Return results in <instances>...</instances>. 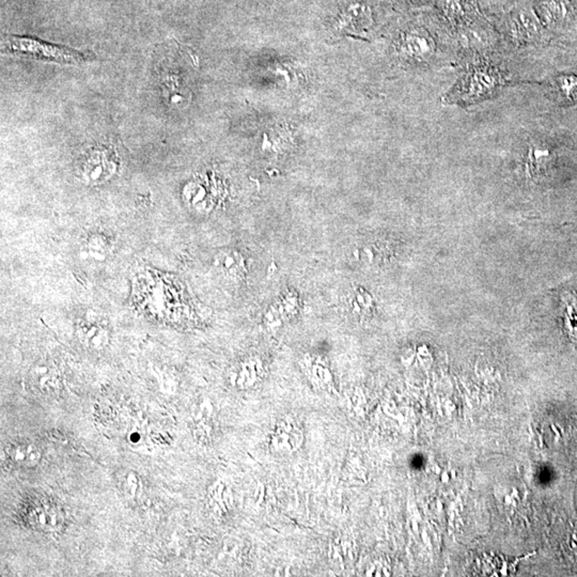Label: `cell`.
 I'll return each instance as SVG.
<instances>
[{
	"instance_id": "obj_1",
	"label": "cell",
	"mask_w": 577,
	"mask_h": 577,
	"mask_svg": "<svg viewBox=\"0 0 577 577\" xmlns=\"http://www.w3.org/2000/svg\"><path fill=\"white\" fill-rule=\"evenodd\" d=\"M3 53L32 58L47 63L75 65L89 61L88 53L26 37L6 36L1 42Z\"/></svg>"
},
{
	"instance_id": "obj_2",
	"label": "cell",
	"mask_w": 577,
	"mask_h": 577,
	"mask_svg": "<svg viewBox=\"0 0 577 577\" xmlns=\"http://www.w3.org/2000/svg\"><path fill=\"white\" fill-rule=\"evenodd\" d=\"M505 84L502 74L488 65L471 68L461 78L457 88L451 92V103H476L493 96Z\"/></svg>"
},
{
	"instance_id": "obj_3",
	"label": "cell",
	"mask_w": 577,
	"mask_h": 577,
	"mask_svg": "<svg viewBox=\"0 0 577 577\" xmlns=\"http://www.w3.org/2000/svg\"><path fill=\"white\" fill-rule=\"evenodd\" d=\"M63 509L57 500L44 493L27 496L20 507V519L24 525L38 533H51L65 524Z\"/></svg>"
},
{
	"instance_id": "obj_4",
	"label": "cell",
	"mask_w": 577,
	"mask_h": 577,
	"mask_svg": "<svg viewBox=\"0 0 577 577\" xmlns=\"http://www.w3.org/2000/svg\"><path fill=\"white\" fill-rule=\"evenodd\" d=\"M555 160L551 148L541 142H533L527 150L525 173L529 180H540L547 175Z\"/></svg>"
},
{
	"instance_id": "obj_5",
	"label": "cell",
	"mask_w": 577,
	"mask_h": 577,
	"mask_svg": "<svg viewBox=\"0 0 577 577\" xmlns=\"http://www.w3.org/2000/svg\"><path fill=\"white\" fill-rule=\"evenodd\" d=\"M30 382L37 393L44 397H57L61 391L59 373L49 364H38L30 372Z\"/></svg>"
},
{
	"instance_id": "obj_6",
	"label": "cell",
	"mask_w": 577,
	"mask_h": 577,
	"mask_svg": "<svg viewBox=\"0 0 577 577\" xmlns=\"http://www.w3.org/2000/svg\"><path fill=\"white\" fill-rule=\"evenodd\" d=\"M511 36L517 42H531L540 32V23L537 15L531 9H522L514 14L510 20Z\"/></svg>"
},
{
	"instance_id": "obj_7",
	"label": "cell",
	"mask_w": 577,
	"mask_h": 577,
	"mask_svg": "<svg viewBox=\"0 0 577 577\" xmlns=\"http://www.w3.org/2000/svg\"><path fill=\"white\" fill-rule=\"evenodd\" d=\"M7 455L15 467L22 469H32L37 467L42 459L41 449L34 443L29 440L12 443L8 447Z\"/></svg>"
},
{
	"instance_id": "obj_8",
	"label": "cell",
	"mask_w": 577,
	"mask_h": 577,
	"mask_svg": "<svg viewBox=\"0 0 577 577\" xmlns=\"http://www.w3.org/2000/svg\"><path fill=\"white\" fill-rule=\"evenodd\" d=\"M436 44L433 42L432 38L426 32H411L405 37L404 40V49L411 57L417 59H426L434 53Z\"/></svg>"
},
{
	"instance_id": "obj_9",
	"label": "cell",
	"mask_w": 577,
	"mask_h": 577,
	"mask_svg": "<svg viewBox=\"0 0 577 577\" xmlns=\"http://www.w3.org/2000/svg\"><path fill=\"white\" fill-rule=\"evenodd\" d=\"M216 265L224 275L231 278H242L246 272L244 259L236 251H222L217 255Z\"/></svg>"
},
{
	"instance_id": "obj_10",
	"label": "cell",
	"mask_w": 577,
	"mask_h": 577,
	"mask_svg": "<svg viewBox=\"0 0 577 577\" xmlns=\"http://www.w3.org/2000/svg\"><path fill=\"white\" fill-rule=\"evenodd\" d=\"M556 88L562 100L577 103V76L562 74L556 78Z\"/></svg>"
},
{
	"instance_id": "obj_11",
	"label": "cell",
	"mask_w": 577,
	"mask_h": 577,
	"mask_svg": "<svg viewBox=\"0 0 577 577\" xmlns=\"http://www.w3.org/2000/svg\"><path fill=\"white\" fill-rule=\"evenodd\" d=\"M82 340L90 349H103L108 342V333L101 327H91L82 331Z\"/></svg>"
},
{
	"instance_id": "obj_12",
	"label": "cell",
	"mask_w": 577,
	"mask_h": 577,
	"mask_svg": "<svg viewBox=\"0 0 577 577\" xmlns=\"http://www.w3.org/2000/svg\"><path fill=\"white\" fill-rule=\"evenodd\" d=\"M123 488L127 497L132 500H136L141 493V483L139 477L135 473L127 474L125 479L123 480Z\"/></svg>"
},
{
	"instance_id": "obj_13",
	"label": "cell",
	"mask_w": 577,
	"mask_h": 577,
	"mask_svg": "<svg viewBox=\"0 0 577 577\" xmlns=\"http://www.w3.org/2000/svg\"><path fill=\"white\" fill-rule=\"evenodd\" d=\"M442 7L445 13L452 20H459L464 16L465 9L463 0H442Z\"/></svg>"
}]
</instances>
